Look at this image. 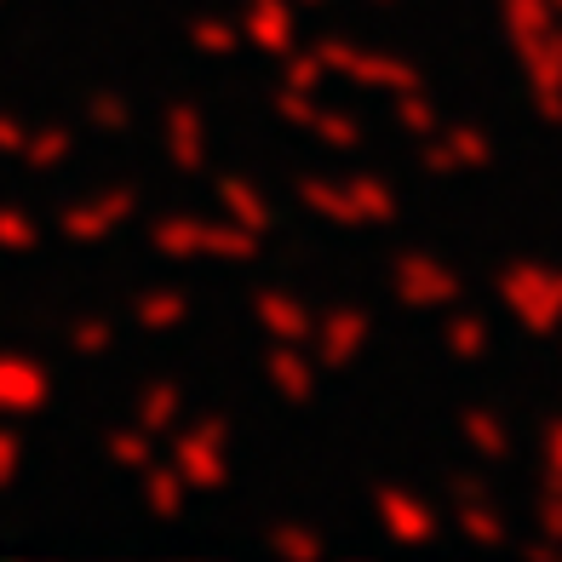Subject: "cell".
<instances>
[{"label": "cell", "mask_w": 562, "mask_h": 562, "mask_svg": "<svg viewBox=\"0 0 562 562\" xmlns=\"http://www.w3.org/2000/svg\"><path fill=\"white\" fill-rule=\"evenodd\" d=\"M236 41H241V30H229V23H213V18L190 23V46H195V53H207V58H229V53H236Z\"/></svg>", "instance_id": "obj_29"}, {"label": "cell", "mask_w": 562, "mask_h": 562, "mask_svg": "<svg viewBox=\"0 0 562 562\" xmlns=\"http://www.w3.org/2000/svg\"><path fill=\"white\" fill-rule=\"evenodd\" d=\"M276 115H281V121H293V126H311V121H316V98H311V92H299V87H281Z\"/></svg>", "instance_id": "obj_36"}, {"label": "cell", "mask_w": 562, "mask_h": 562, "mask_svg": "<svg viewBox=\"0 0 562 562\" xmlns=\"http://www.w3.org/2000/svg\"><path fill=\"white\" fill-rule=\"evenodd\" d=\"M419 161H425V172H459V167H453V156H448V144H442L437 133L425 138V149H419Z\"/></svg>", "instance_id": "obj_38"}, {"label": "cell", "mask_w": 562, "mask_h": 562, "mask_svg": "<svg viewBox=\"0 0 562 562\" xmlns=\"http://www.w3.org/2000/svg\"><path fill=\"white\" fill-rule=\"evenodd\" d=\"M138 327L144 334H172V327H184V316H190V299L178 293V288H156V293H144L138 299Z\"/></svg>", "instance_id": "obj_18"}, {"label": "cell", "mask_w": 562, "mask_h": 562, "mask_svg": "<svg viewBox=\"0 0 562 562\" xmlns=\"http://www.w3.org/2000/svg\"><path fill=\"white\" fill-rule=\"evenodd\" d=\"M499 299L533 339L562 327V270H551V265H510L499 276Z\"/></svg>", "instance_id": "obj_1"}, {"label": "cell", "mask_w": 562, "mask_h": 562, "mask_svg": "<svg viewBox=\"0 0 562 562\" xmlns=\"http://www.w3.org/2000/svg\"><path fill=\"white\" fill-rule=\"evenodd\" d=\"M505 12H510V35H517V46L551 35V18H557L546 0H505Z\"/></svg>", "instance_id": "obj_27"}, {"label": "cell", "mask_w": 562, "mask_h": 562, "mask_svg": "<svg viewBox=\"0 0 562 562\" xmlns=\"http://www.w3.org/2000/svg\"><path fill=\"white\" fill-rule=\"evenodd\" d=\"M69 149H75V138L64 133V126H46V133H35V138H23V149L18 156L30 161V167H58V161H69Z\"/></svg>", "instance_id": "obj_26"}, {"label": "cell", "mask_w": 562, "mask_h": 562, "mask_svg": "<svg viewBox=\"0 0 562 562\" xmlns=\"http://www.w3.org/2000/svg\"><path fill=\"white\" fill-rule=\"evenodd\" d=\"M379 528L402 546H430L437 540V510L407 488H379Z\"/></svg>", "instance_id": "obj_7"}, {"label": "cell", "mask_w": 562, "mask_h": 562, "mask_svg": "<svg viewBox=\"0 0 562 562\" xmlns=\"http://www.w3.org/2000/svg\"><path fill=\"white\" fill-rule=\"evenodd\" d=\"M0 247L30 252V247H35V218H23V213H12V207H0Z\"/></svg>", "instance_id": "obj_35"}, {"label": "cell", "mask_w": 562, "mask_h": 562, "mask_svg": "<svg viewBox=\"0 0 562 562\" xmlns=\"http://www.w3.org/2000/svg\"><path fill=\"white\" fill-rule=\"evenodd\" d=\"M104 453L115 459L121 471H144V465H156V437H144V430H110L104 437Z\"/></svg>", "instance_id": "obj_23"}, {"label": "cell", "mask_w": 562, "mask_h": 562, "mask_svg": "<svg viewBox=\"0 0 562 562\" xmlns=\"http://www.w3.org/2000/svg\"><path fill=\"white\" fill-rule=\"evenodd\" d=\"M522 64H528V81L540 92V115L562 121V41L540 35V41H522Z\"/></svg>", "instance_id": "obj_9"}, {"label": "cell", "mask_w": 562, "mask_h": 562, "mask_svg": "<svg viewBox=\"0 0 562 562\" xmlns=\"http://www.w3.org/2000/svg\"><path fill=\"white\" fill-rule=\"evenodd\" d=\"M265 373H270V385L288 402H311V391H316V368L299 356V345H276L265 356Z\"/></svg>", "instance_id": "obj_14"}, {"label": "cell", "mask_w": 562, "mask_h": 562, "mask_svg": "<svg viewBox=\"0 0 562 562\" xmlns=\"http://www.w3.org/2000/svg\"><path fill=\"white\" fill-rule=\"evenodd\" d=\"M316 58H322L327 75H350L356 87H379V92H407V87H419V69H414V64L385 58V53H356V46H345V41H322Z\"/></svg>", "instance_id": "obj_3"}, {"label": "cell", "mask_w": 562, "mask_h": 562, "mask_svg": "<svg viewBox=\"0 0 562 562\" xmlns=\"http://www.w3.org/2000/svg\"><path fill=\"white\" fill-rule=\"evenodd\" d=\"M241 35L270 58H288L299 46V7L293 0H247V18H241Z\"/></svg>", "instance_id": "obj_5"}, {"label": "cell", "mask_w": 562, "mask_h": 562, "mask_svg": "<svg viewBox=\"0 0 562 562\" xmlns=\"http://www.w3.org/2000/svg\"><path fill=\"white\" fill-rule=\"evenodd\" d=\"M161 133H167L172 167H184V172H201V167H207V121H201L195 104H172L167 121H161Z\"/></svg>", "instance_id": "obj_11"}, {"label": "cell", "mask_w": 562, "mask_h": 562, "mask_svg": "<svg viewBox=\"0 0 562 562\" xmlns=\"http://www.w3.org/2000/svg\"><path fill=\"white\" fill-rule=\"evenodd\" d=\"M437 138L448 144L453 167H488V161H494L488 133H476V126H448V133H437Z\"/></svg>", "instance_id": "obj_25"}, {"label": "cell", "mask_w": 562, "mask_h": 562, "mask_svg": "<svg viewBox=\"0 0 562 562\" xmlns=\"http://www.w3.org/2000/svg\"><path fill=\"white\" fill-rule=\"evenodd\" d=\"M190 252H195V259H229V265H247V259H259V236H252V229H241L236 218H229V224L190 218Z\"/></svg>", "instance_id": "obj_10"}, {"label": "cell", "mask_w": 562, "mask_h": 562, "mask_svg": "<svg viewBox=\"0 0 562 562\" xmlns=\"http://www.w3.org/2000/svg\"><path fill=\"white\" fill-rule=\"evenodd\" d=\"M459 499H488V482H482L476 471H471V476H453V505H459Z\"/></svg>", "instance_id": "obj_41"}, {"label": "cell", "mask_w": 562, "mask_h": 562, "mask_svg": "<svg viewBox=\"0 0 562 562\" xmlns=\"http://www.w3.org/2000/svg\"><path fill=\"white\" fill-rule=\"evenodd\" d=\"M133 207H138V195L126 190V184H115V190H104V195H98L92 207H64L58 229H64L69 241H81V247H87V241H104V236H110V229H115L121 218H133Z\"/></svg>", "instance_id": "obj_6"}, {"label": "cell", "mask_w": 562, "mask_h": 562, "mask_svg": "<svg viewBox=\"0 0 562 562\" xmlns=\"http://www.w3.org/2000/svg\"><path fill=\"white\" fill-rule=\"evenodd\" d=\"M311 133H316L327 149H356V144H362V126H356L350 115H339V110H316Z\"/></svg>", "instance_id": "obj_31"}, {"label": "cell", "mask_w": 562, "mask_h": 562, "mask_svg": "<svg viewBox=\"0 0 562 562\" xmlns=\"http://www.w3.org/2000/svg\"><path fill=\"white\" fill-rule=\"evenodd\" d=\"M465 442H471L482 459H494V465H499V459H510V437H505V425H499L494 414H482V407H471V414H465Z\"/></svg>", "instance_id": "obj_24"}, {"label": "cell", "mask_w": 562, "mask_h": 562, "mask_svg": "<svg viewBox=\"0 0 562 562\" xmlns=\"http://www.w3.org/2000/svg\"><path fill=\"white\" fill-rule=\"evenodd\" d=\"M391 288H396L402 304H414V311H448L459 299V276L442 259H430V252H402L391 265Z\"/></svg>", "instance_id": "obj_4"}, {"label": "cell", "mask_w": 562, "mask_h": 562, "mask_svg": "<svg viewBox=\"0 0 562 562\" xmlns=\"http://www.w3.org/2000/svg\"><path fill=\"white\" fill-rule=\"evenodd\" d=\"M293 7H299V12H316V7H322V0H293Z\"/></svg>", "instance_id": "obj_43"}, {"label": "cell", "mask_w": 562, "mask_h": 562, "mask_svg": "<svg viewBox=\"0 0 562 562\" xmlns=\"http://www.w3.org/2000/svg\"><path fill=\"white\" fill-rule=\"evenodd\" d=\"M115 345V327L104 316H87V322H75V334H69V350L75 356H104Z\"/></svg>", "instance_id": "obj_32"}, {"label": "cell", "mask_w": 562, "mask_h": 562, "mask_svg": "<svg viewBox=\"0 0 562 562\" xmlns=\"http://www.w3.org/2000/svg\"><path fill=\"white\" fill-rule=\"evenodd\" d=\"M270 546L281 551V557H293V562H322V533H311V528H293V522H281L276 533H270Z\"/></svg>", "instance_id": "obj_30"}, {"label": "cell", "mask_w": 562, "mask_h": 562, "mask_svg": "<svg viewBox=\"0 0 562 562\" xmlns=\"http://www.w3.org/2000/svg\"><path fill=\"white\" fill-rule=\"evenodd\" d=\"M18 437H12V430H0V482H12V471H18Z\"/></svg>", "instance_id": "obj_40"}, {"label": "cell", "mask_w": 562, "mask_h": 562, "mask_svg": "<svg viewBox=\"0 0 562 562\" xmlns=\"http://www.w3.org/2000/svg\"><path fill=\"white\" fill-rule=\"evenodd\" d=\"M345 195H350V207L362 213V224H391L396 218V195H391L385 178H373V172L345 178Z\"/></svg>", "instance_id": "obj_17"}, {"label": "cell", "mask_w": 562, "mask_h": 562, "mask_svg": "<svg viewBox=\"0 0 562 562\" xmlns=\"http://www.w3.org/2000/svg\"><path fill=\"white\" fill-rule=\"evenodd\" d=\"M540 528H546V540L562 546V494H551V488H546V505H540Z\"/></svg>", "instance_id": "obj_39"}, {"label": "cell", "mask_w": 562, "mask_h": 562, "mask_svg": "<svg viewBox=\"0 0 562 562\" xmlns=\"http://www.w3.org/2000/svg\"><path fill=\"white\" fill-rule=\"evenodd\" d=\"M46 396H53L46 368L18 362V356H0V407H12V414H35Z\"/></svg>", "instance_id": "obj_13"}, {"label": "cell", "mask_w": 562, "mask_h": 562, "mask_svg": "<svg viewBox=\"0 0 562 562\" xmlns=\"http://www.w3.org/2000/svg\"><path fill=\"white\" fill-rule=\"evenodd\" d=\"M299 201H304V207H311V213H322V218H334V224H362V213H356L350 207V195H345V184H322V178H304V184H299Z\"/></svg>", "instance_id": "obj_20"}, {"label": "cell", "mask_w": 562, "mask_h": 562, "mask_svg": "<svg viewBox=\"0 0 562 562\" xmlns=\"http://www.w3.org/2000/svg\"><path fill=\"white\" fill-rule=\"evenodd\" d=\"M23 138H30V133H23L18 121H7V115H0V149H7V156H18V149H23Z\"/></svg>", "instance_id": "obj_42"}, {"label": "cell", "mask_w": 562, "mask_h": 562, "mask_svg": "<svg viewBox=\"0 0 562 562\" xmlns=\"http://www.w3.org/2000/svg\"><path fill=\"white\" fill-rule=\"evenodd\" d=\"M540 453H546V488L562 494V419L546 430V448H540Z\"/></svg>", "instance_id": "obj_37"}, {"label": "cell", "mask_w": 562, "mask_h": 562, "mask_svg": "<svg viewBox=\"0 0 562 562\" xmlns=\"http://www.w3.org/2000/svg\"><path fill=\"white\" fill-rule=\"evenodd\" d=\"M281 75H288V87H299V92H316L327 69H322V58H316V53H299V46H293V53L281 58Z\"/></svg>", "instance_id": "obj_33"}, {"label": "cell", "mask_w": 562, "mask_h": 562, "mask_svg": "<svg viewBox=\"0 0 562 562\" xmlns=\"http://www.w3.org/2000/svg\"><path fill=\"white\" fill-rule=\"evenodd\" d=\"M391 98H396V121H402L414 138H430V133H437V104H430V98H425L419 87L391 92Z\"/></svg>", "instance_id": "obj_28"}, {"label": "cell", "mask_w": 562, "mask_h": 562, "mask_svg": "<svg viewBox=\"0 0 562 562\" xmlns=\"http://www.w3.org/2000/svg\"><path fill=\"white\" fill-rule=\"evenodd\" d=\"M442 345H448V356H459V362H482V356H488V322L482 316H448Z\"/></svg>", "instance_id": "obj_22"}, {"label": "cell", "mask_w": 562, "mask_h": 562, "mask_svg": "<svg viewBox=\"0 0 562 562\" xmlns=\"http://www.w3.org/2000/svg\"><path fill=\"white\" fill-rule=\"evenodd\" d=\"M546 7H551V12H562V0H546Z\"/></svg>", "instance_id": "obj_44"}, {"label": "cell", "mask_w": 562, "mask_h": 562, "mask_svg": "<svg viewBox=\"0 0 562 562\" xmlns=\"http://www.w3.org/2000/svg\"><path fill=\"white\" fill-rule=\"evenodd\" d=\"M218 201H224V213L236 218L241 229H252V236H265L270 229V201L259 195V184H247V178H218Z\"/></svg>", "instance_id": "obj_15"}, {"label": "cell", "mask_w": 562, "mask_h": 562, "mask_svg": "<svg viewBox=\"0 0 562 562\" xmlns=\"http://www.w3.org/2000/svg\"><path fill=\"white\" fill-rule=\"evenodd\" d=\"M252 316H259V327L276 345H304V339H311V327H316V316L304 311L299 299H288L281 288H265L259 299H252Z\"/></svg>", "instance_id": "obj_12"}, {"label": "cell", "mask_w": 562, "mask_h": 562, "mask_svg": "<svg viewBox=\"0 0 562 562\" xmlns=\"http://www.w3.org/2000/svg\"><path fill=\"white\" fill-rule=\"evenodd\" d=\"M224 437H229V425L218 414L195 419L190 430H178V437H172V471L184 476V488H224V482H229Z\"/></svg>", "instance_id": "obj_2"}, {"label": "cell", "mask_w": 562, "mask_h": 562, "mask_svg": "<svg viewBox=\"0 0 562 562\" xmlns=\"http://www.w3.org/2000/svg\"><path fill=\"white\" fill-rule=\"evenodd\" d=\"M368 334H373L368 311H334L327 322H316V327H311L316 362H322V368H345V362H356V350L368 345Z\"/></svg>", "instance_id": "obj_8"}, {"label": "cell", "mask_w": 562, "mask_h": 562, "mask_svg": "<svg viewBox=\"0 0 562 562\" xmlns=\"http://www.w3.org/2000/svg\"><path fill=\"white\" fill-rule=\"evenodd\" d=\"M87 115H92V126H104V133H121V126L133 121V104H126L121 92H98Z\"/></svg>", "instance_id": "obj_34"}, {"label": "cell", "mask_w": 562, "mask_h": 562, "mask_svg": "<svg viewBox=\"0 0 562 562\" xmlns=\"http://www.w3.org/2000/svg\"><path fill=\"white\" fill-rule=\"evenodd\" d=\"M459 533L465 540H476V546H505V522H499V510L488 505V499H459Z\"/></svg>", "instance_id": "obj_21"}, {"label": "cell", "mask_w": 562, "mask_h": 562, "mask_svg": "<svg viewBox=\"0 0 562 562\" xmlns=\"http://www.w3.org/2000/svg\"><path fill=\"white\" fill-rule=\"evenodd\" d=\"M178 407H184L178 385L172 379H156V385L138 396V430L144 437H167V430H178Z\"/></svg>", "instance_id": "obj_16"}, {"label": "cell", "mask_w": 562, "mask_h": 562, "mask_svg": "<svg viewBox=\"0 0 562 562\" xmlns=\"http://www.w3.org/2000/svg\"><path fill=\"white\" fill-rule=\"evenodd\" d=\"M144 499H149V510H156L161 522H172V517H184V476H178L172 465H144Z\"/></svg>", "instance_id": "obj_19"}]
</instances>
